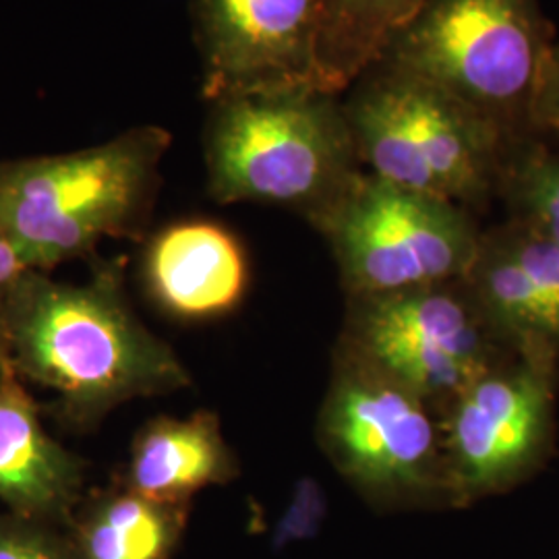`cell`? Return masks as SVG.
Masks as SVG:
<instances>
[{"label": "cell", "mask_w": 559, "mask_h": 559, "mask_svg": "<svg viewBox=\"0 0 559 559\" xmlns=\"http://www.w3.org/2000/svg\"><path fill=\"white\" fill-rule=\"evenodd\" d=\"M239 473V460L224 440L221 417L198 411L185 419L147 420L135 433L129 462L117 480L150 500L191 506L200 491L228 485Z\"/></svg>", "instance_id": "4fadbf2b"}, {"label": "cell", "mask_w": 559, "mask_h": 559, "mask_svg": "<svg viewBox=\"0 0 559 559\" xmlns=\"http://www.w3.org/2000/svg\"><path fill=\"white\" fill-rule=\"evenodd\" d=\"M189 510L150 500L115 479L83 496L67 528L80 559H173Z\"/></svg>", "instance_id": "5bb4252c"}, {"label": "cell", "mask_w": 559, "mask_h": 559, "mask_svg": "<svg viewBox=\"0 0 559 559\" xmlns=\"http://www.w3.org/2000/svg\"><path fill=\"white\" fill-rule=\"evenodd\" d=\"M168 145V131L140 127L73 154L0 160L2 235L38 272L140 235Z\"/></svg>", "instance_id": "3957f363"}, {"label": "cell", "mask_w": 559, "mask_h": 559, "mask_svg": "<svg viewBox=\"0 0 559 559\" xmlns=\"http://www.w3.org/2000/svg\"><path fill=\"white\" fill-rule=\"evenodd\" d=\"M427 0H325L321 90L342 96L369 71Z\"/></svg>", "instance_id": "9a60e30c"}, {"label": "cell", "mask_w": 559, "mask_h": 559, "mask_svg": "<svg viewBox=\"0 0 559 559\" xmlns=\"http://www.w3.org/2000/svg\"><path fill=\"white\" fill-rule=\"evenodd\" d=\"M85 460L60 445L17 373L0 378V508L69 526L85 496Z\"/></svg>", "instance_id": "7c38bea8"}, {"label": "cell", "mask_w": 559, "mask_h": 559, "mask_svg": "<svg viewBox=\"0 0 559 559\" xmlns=\"http://www.w3.org/2000/svg\"><path fill=\"white\" fill-rule=\"evenodd\" d=\"M318 441L367 500L381 506L448 501L440 415L399 381L338 350Z\"/></svg>", "instance_id": "52a82bcc"}, {"label": "cell", "mask_w": 559, "mask_h": 559, "mask_svg": "<svg viewBox=\"0 0 559 559\" xmlns=\"http://www.w3.org/2000/svg\"><path fill=\"white\" fill-rule=\"evenodd\" d=\"M328 493L320 479L305 475L295 480L288 501L272 528V549L284 551L297 543L316 539L328 519Z\"/></svg>", "instance_id": "ac0fdd59"}, {"label": "cell", "mask_w": 559, "mask_h": 559, "mask_svg": "<svg viewBox=\"0 0 559 559\" xmlns=\"http://www.w3.org/2000/svg\"><path fill=\"white\" fill-rule=\"evenodd\" d=\"M323 17L325 0H193L203 98L321 90Z\"/></svg>", "instance_id": "30bf717a"}, {"label": "cell", "mask_w": 559, "mask_h": 559, "mask_svg": "<svg viewBox=\"0 0 559 559\" xmlns=\"http://www.w3.org/2000/svg\"><path fill=\"white\" fill-rule=\"evenodd\" d=\"M531 131L535 138L559 147V41L551 46L540 71L531 110Z\"/></svg>", "instance_id": "d6986e66"}, {"label": "cell", "mask_w": 559, "mask_h": 559, "mask_svg": "<svg viewBox=\"0 0 559 559\" xmlns=\"http://www.w3.org/2000/svg\"><path fill=\"white\" fill-rule=\"evenodd\" d=\"M320 233L348 299L464 280L483 235L468 210L371 173L360 175Z\"/></svg>", "instance_id": "ba28073f"}, {"label": "cell", "mask_w": 559, "mask_h": 559, "mask_svg": "<svg viewBox=\"0 0 559 559\" xmlns=\"http://www.w3.org/2000/svg\"><path fill=\"white\" fill-rule=\"evenodd\" d=\"M0 559H80L67 526L0 508Z\"/></svg>", "instance_id": "e0dca14e"}, {"label": "cell", "mask_w": 559, "mask_h": 559, "mask_svg": "<svg viewBox=\"0 0 559 559\" xmlns=\"http://www.w3.org/2000/svg\"><path fill=\"white\" fill-rule=\"evenodd\" d=\"M140 280L164 316L185 323L222 320L242 305L251 265L239 237L212 221L175 222L147 240Z\"/></svg>", "instance_id": "8fae6325"}, {"label": "cell", "mask_w": 559, "mask_h": 559, "mask_svg": "<svg viewBox=\"0 0 559 559\" xmlns=\"http://www.w3.org/2000/svg\"><path fill=\"white\" fill-rule=\"evenodd\" d=\"M210 106L203 154L218 203L278 205L321 230L365 173L336 94L253 92Z\"/></svg>", "instance_id": "7a4b0ae2"}, {"label": "cell", "mask_w": 559, "mask_h": 559, "mask_svg": "<svg viewBox=\"0 0 559 559\" xmlns=\"http://www.w3.org/2000/svg\"><path fill=\"white\" fill-rule=\"evenodd\" d=\"M338 353L399 381L440 419L475 381L520 355L485 316L466 278L350 297Z\"/></svg>", "instance_id": "8992f818"}, {"label": "cell", "mask_w": 559, "mask_h": 559, "mask_svg": "<svg viewBox=\"0 0 559 559\" xmlns=\"http://www.w3.org/2000/svg\"><path fill=\"white\" fill-rule=\"evenodd\" d=\"M498 198L508 205V221L559 245L558 145L535 135L516 143L503 166Z\"/></svg>", "instance_id": "2e32d148"}, {"label": "cell", "mask_w": 559, "mask_h": 559, "mask_svg": "<svg viewBox=\"0 0 559 559\" xmlns=\"http://www.w3.org/2000/svg\"><path fill=\"white\" fill-rule=\"evenodd\" d=\"M559 360L522 353L475 381L441 417L448 503L506 493L556 448Z\"/></svg>", "instance_id": "9c48e42d"}, {"label": "cell", "mask_w": 559, "mask_h": 559, "mask_svg": "<svg viewBox=\"0 0 559 559\" xmlns=\"http://www.w3.org/2000/svg\"><path fill=\"white\" fill-rule=\"evenodd\" d=\"M344 112L365 173L471 214L498 198L520 143L436 85L381 62L348 87Z\"/></svg>", "instance_id": "277c9868"}, {"label": "cell", "mask_w": 559, "mask_h": 559, "mask_svg": "<svg viewBox=\"0 0 559 559\" xmlns=\"http://www.w3.org/2000/svg\"><path fill=\"white\" fill-rule=\"evenodd\" d=\"M554 44L539 0H427L378 62L436 85L522 141L533 138L531 110Z\"/></svg>", "instance_id": "5b68a950"}, {"label": "cell", "mask_w": 559, "mask_h": 559, "mask_svg": "<svg viewBox=\"0 0 559 559\" xmlns=\"http://www.w3.org/2000/svg\"><path fill=\"white\" fill-rule=\"evenodd\" d=\"M25 274L27 267L21 261L20 253L0 230V378L15 373L9 355V316Z\"/></svg>", "instance_id": "ffe728a7"}, {"label": "cell", "mask_w": 559, "mask_h": 559, "mask_svg": "<svg viewBox=\"0 0 559 559\" xmlns=\"http://www.w3.org/2000/svg\"><path fill=\"white\" fill-rule=\"evenodd\" d=\"M124 260L98 261L87 282L27 270L9 316V355L20 380L55 394L57 419L96 429L120 404L173 394L191 376L150 332L124 288Z\"/></svg>", "instance_id": "6da1fadb"}]
</instances>
